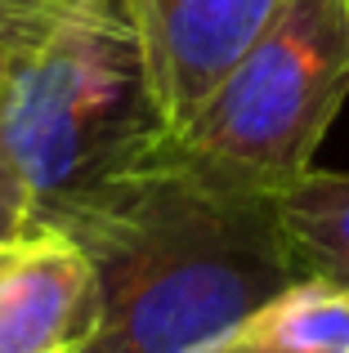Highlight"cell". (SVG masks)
Segmentation results:
<instances>
[{"label": "cell", "mask_w": 349, "mask_h": 353, "mask_svg": "<svg viewBox=\"0 0 349 353\" xmlns=\"http://www.w3.org/2000/svg\"><path fill=\"white\" fill-rule=\"evenodd\" d=\"M99 327L90 259L68 233H0V353H81Z\"/></svg>", "instance_id": "5"}, {"label": "cell", "mask_w": 349, "mask_h": 353, "mask_svg": "<svg viewBox=\"0 0 349 353\" xmlns=\"http://www.w3.org/2000/svg\"><path fill=\"white\" fill-rule=\"evenodd\" d=\"M32 224L90 259L99 327L81 353H201L300 277L273 192L201 170L166 134Z\"/></svg>", "instance_id": "1"}, {"label": "cell", "mask_w": 349, "mask_h": 353, "mask_svg": "<svg viewBox=\"0 0 349 353\" xmlns=\"http://www.w3.org/2000/svg\"><path fill=\"white\" fill-rule=\"evenodd\" d=\"M349 99V0H287L166 143L201 170L278 197L314 165Z\"/></svg>", "instance_id": "3"}, {"label": "cell", "mask_w": 349, "mask_h": 353, "mask_svg": "<svg viewBox=\"0 0 349 353\" xmlns=\"http://www.w3.org/2000/svg\"><path fill=\"white\" fill-rule=\"evenodd\" d=\"M201 353H349V291L300 273Z\"/></svg>", "instance_id": "6"}, {"label": "cell", "mask_w": 349, "mask_h": 353, "mask_svg": "<svg viewBox=\"0 0 349 353\" xmlns=\"http://www.w3.org/2000/svg\"><path fill=\"white\" fill-rule=\"evenodd\" d=\"M278 224L300 273H318L349 291V170H314L273 197Z\"/></svg>", "instance_id": "7"}, {"label": "cell", "mask_w": 349, "mask_h": 353, "mask_svg": "<svg viewBox=\"0 0 349 353\" xmlns=\"http://www.w3.org/2000/svg\"><path fill=\"white\" fill-rule=\"evenodd\" d=\"M9 50H14V45H9V41H0V77H5V63H9Z\"/></svg>", "instance_id": "10"}, {"label": "cell", "mask_w": 349, "mask_h": 353, "mask_svg": "<svg viewBox=\"0 0 349 353\" xmlns=\"http://www.w3.org/2000/svg\"><path fill=\"white\" fill-rule=\"evenodd\" d=\"M117 0H0V41L18 45L32 32L59 23L68 14H86V9H103Z\"/></svg>", "instance_id": "8"}, {"label": "cell", "mask_w": 349, "mask_h": 353, "mask_svg": "<svg viewBox=\"0 0 349 353\" xmlns=\"http://www.w3.org/2000/svg\"><path fill=\"white\" fill-rule=\"evenodd\" d=\"M18 228H27V206H23L18 183L9 179V170L0 165V233H18Z\"/></svg>", "instance_id": "9"}, {"label": "cell", "mask_w": 349, "mask_h": 353, "mask_svg": "<svg viewBox=\"0 0 349 353\" xmlns=\"http://www.w3.org/2000/svg\"><path fill=\"white\" fill-rule=\"evenodd\" d=\"M166 134L139 36L121 5L68 14L9 50L0 77V165L27 224L121 170Z\"/></svg>", "instance_id": "2"}, {"label": "cell", "mask_w": 349, "mask_h": 353, "mask_svg": "<svg viewBox=\"0 0 349 353\" xmlns=\"http://www.w3.org/2000/svg\"><path fill=\"white\" fill-rule=\"evenodd\" d=\"M139 36L157 112L174 130L287 0H117Z\"/></svg>", "instance_id": "4"}]
</instances>
